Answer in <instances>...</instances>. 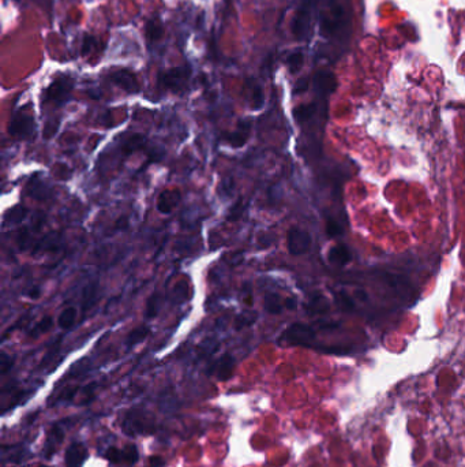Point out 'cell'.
I'll return each instance as SVG.
<instances>
[{
    "label": "cell",
    "instance_id": "obj_33",
    "mask_svg": "<svg viewBox=\"0 0 465 467\" xmlns=\"http://www.w3.org/2000/svg\"><path fill=\"white\" fill-rule=\"evenodd\" d=\"M286 64H288V68H289V71L292 74H296V72L302 68L303 66V53L302 51H294L290 53L288 58H286Z\"/></svg>",
    "mask_w": 465,
    "mask_h": 467
},
{
    "label": "cell",
    "instance_id": "obj_1",
    "mask_svg": "<svg viewBox=\"0 0 465 467\" xmlns=\"http://www.w3.org/2000/svg\"><path fill=\"white\" fill-rule=\"evenodd\" d=\"M315 7H317V0H303V3L295 14L292 33L298 40H307L310 37Z\"/></svg>",
    "mask_w": 465,
    "mask_h": 467
},
{
    "label": "cell",
    "instance_id": "obj_2",
    "mask_svg": "<svg viewBox=\"0 0 465 467\" xmlns=\"http://www.w3.org/2000/svg\"><path fill=\"white\" fill-rule=\"evenodd\" d=\"M190 78L191 68L188 66H178L161 72L159 84L161 88L172 93H183L188 88Z\"/></svg>",
    "mask_w": 465,
    "mask_h": 467
},
{
    "label": "cell",
    "instance_id": "obj_35",
    "mask_svg": "<svg viewBox=\"0 0 465 467\" xmlns=\"http://www.w3.org/2000/svg\"><path fill=\"white\" fill-rule=\"evenodd\" d=\"M336 304L338 305V308L341 309V310L345 311H351L355 308L354 301L351 300L350 296H348V294L344 291H340L336 294Z\"/></svg>",
    "mask_w": 465,
    "mask_h": 467
},
{
    "label": "cell",
    "instance_id": "obj_12",
    "mask_svg": "<svg viewBox=\"0 0 465 467\" xmlns=\"http://www.w3.org/2000/svg\"><path fill=\"white\" fill-rule=\"evenodd\" d=\"M342 25V10L341 8H332L330 14L322 16L321 21V30L322 34L326 37H330L336 34L340 30Z\"/></svg>",
    "mask_w": 465,
    "mask_h": 467
},
{
    "label": "cell",
    "instance_id": "obj_32",
    "mask_svg": "<svg viewBox=\"0 0 465 467\" xmlns=\"http://www.w3.org/2000/svg\"><path fill=\"white\" fill-rule=\"evenodd\" d=\"M246 208H247V204L242 200V198L236 201V202H235V204L229 208V211H228V216H227L228 221H232V223H234V221H238V220H240V217H242L243 213H244V211H246Z\"/></svg>",
    "mask_w": 465,
    "mask_h": 467
},
{
    "label": "cell",
    "instance_id": "obj_5",
    "mask_svg": "<svg viewBox=\"0 0 465 467\" xmlns=\"http://www.w3.org/2000/svg\"><path fill=\"white\" fill-rule=\"evenodd\" d=\"M74 89V80L68 76H60L51 82L45 89L44 101L52 103L60 107L71 99V92Z\"/></svg>",
    "mask_w": 465,
    "mask_h": 467
},
{
    "label": "cell",
    "instance_id": "obj_47",
    "mask_svg": "<svg viewBox=\"0 0 465 467\" xmlns=\"http://www.w3.org/2000/svg\"><path fill=\"white\" fill-rule=\"evenodd\" d=\"M149 460H150L151 467H161L164 464V460L160 456H151Z\"/></svg>",
    "mask_w": 465,
    "mask_h": 467
},
{
    "label": "cell",
    "instance_id": "obj_29",
    "mask_svg": "<svg viewBox=\"0 0 465 467\" xmlns=\"http://www.w3.org/2000/svg\"><path fill=\"white\" fill-rule=\"evenodd\" d=\"M257 319H258V314H257L255 311L251 310L243 311V313H240V314L235 319V329L240 331V329L251 327V325L257 321Z\"/></svg>",
    "mask_w": 465,
    "mask_h": 467
},
{
    "label": "cell",
    "instance_id": "obj_16",
    "mask_svg": "<svg viewBox=\"0 0 465 467\" xmlns=\"http://www.w3.org/2000/svg\"><path fill=\"white\" fill-rule=\"evenodd\" d=\"M327 258L333 265L345 267L346 264L351 263L352 254H351L350 249L346 248L345 245H336L333 248H330L329 253H327Z\"/></svg>",
    "mask_w": 465,
    "mask_h": 467
},
{
    "label": "cell",
    "instance_id": "obj_24",
    "mask_svg": "<svg viewBox=\"0 0 465 467\" xmlns=\"http://www.w3.org/2000/svg\"><path fill=\"white\" fill-rule=\"evenodd\" d=\"M149 335H150V327L149 325L142 324L140 327H135L134 329L128 332L127 338H126V346L128 348L135 347L140 343H142L143 340L146 339Z\"/></svg>",
    "mask_w": 465,
    "mask_h": 467
},
{
    "label": "cell",
    "instance_id": "obj_49",
    "mask_svg": "<svg viewBox=\"0 0 465 467\" xmlns=\"http://www.w3.org/2000/svg\"><path fill=\"white\" fill-rule=\"evenodd\" d=\"M37 467H47V466H37Z\"/></svg>",
    "mask_w": 465,
    "mask_h": 467
},
{
    "label": "cell",
    "instance_id": "obj_36",
    "mask_svg": "<svg viewBox=\"0 0 465 467\" xmlns=\"http://www.w3.org/2000/svg\"><path fill=\"white\" fill-rule=\"evenodd\" d=\"M187 283L186 282H180L178 283L175 288H173V292H172V301L176 302V304H182L184 302L187 298Z\"/></svg>",
    "mask_w": 465,
    "mask_h": 467
},
{
    "label": "cell",
    "instance_id": "obj_30",
    "mask_svg": "<svg viewBox=\"0 0 465 467\" xmlns=\"http://www.w3.org/2000/svg\"><path fill=\"white\" fill-rule=\"evenodd\" d=\"M265 104V95L263 89L258 84H254L250 90V105L254 111H259Z\"/></svg>",
    "mask_w": 465,
    "mask_h": 467
},
{
    "label": "cell",
    "instance_id": "obj_37",
    "mask_svg": "<svg viewBox=\"0 0 465 467\" xmlns=\"http://www.w3.org/2000/svg\"><path fill=\"white\" fill-rule=\"evenodd\" d=\"M104 456L113 464L123 463V451H122V450H118V448L115 447L108 448V451L105 452V455Z\"/></svg>",
    "mask_w": 465,
    "mask_h": 467
},
{
    "label": "cell",
    "instance_id": "obj_26",
    "mask_svg": "<svg viewBox=\"0 0 465 467\" xmlns=\"http://www.w3.org/2000/svg\"><path fill=\"white\" fill-rule=\"evenodd\" d=\"M145 32L146 37L150 41H160L164 37V26L159 18H153V20L147 21L146 26H145Z\"/></svg>",
    "mask_w": 465,
    "mask_h": 467
},
{
    "label": "cell",
    "instance_id": "obj_27",
    "mask_svg": "<svg viewBox=\"0 0 465 467\" xmlns=\"http://www.w3.org/2000/svg\"><path fill=\"white\" fill-rule=\"evenodd\" d=\"M317 105L314 103L311 104H303L299 105L294 109V118L298 123H304L307 120H310L313 118V115L315 114Z\"/></svg>",
    "mask_w": 465,
    "mask_h": 467
},
{
    "label": "cell",
    "instance_id": "obj_45",
    "mask_svg": "<svg viewBox=\"0 0 465 467\" xmlns=\"http://www.w3.org/2000/svg\"><path fill=\"white\" fill-rule=\"evenodd\" d=\"M355 296H356V298H358V300L360 301V302H366L367 298H369V295H367V292L364 291V290H360V288L355 291Z\"/></svg>",
    "mask_w": 465,
    "mask_h": 467
},
{
    "label": "cell",
    "instance_id": "obj_38",
    "mask_svg": "<svg viewBox=\"0 0 465 467\" xmlns=\"http://www.w3.org/2000/svg\"><path fill=\"white\" fill-rule=\"evenodd\" d=\"M95 45V39L90 34H85L84 41H82V47H81V55L86 56L89 55L92 49L94 48Z\"/></svg>",
    "mask_w": 465,
    "mask_h": 467
},
{
    "label": "cell",
    "instance_id": "obj_20",
    "mask_svg": "<svg viewBox=\"0 0 465 467\" xmlns=\"http://www.w3.org/2000/svg\"><path fill=\"white\" fill-rule=\"evenodd\" d=\"M82 311H88L93 308L99 300V282H90L82 291Z\"/></svg>",
    "mask_w": 465,
    "mask_h": 467
},
{
    "label": "cell",
    "instance_id": "obj_48",
    "mask_svg": "<svg viewBox=\"0 0 465 467\" xmlns=\"http://www.w3.org/2000/svg\"><path fill=\"white\" fill-rule=\"evenodd\" d=\"M28 295L30 296V298H32V300H37V298H38V296H40V288H38V287L32 288V290H30V291H29Z\"/></svg>",
    "mask_w": 465,
    "mask_h": 467
},
{
    "label": "cell",
    "instance_id": "obj_3",
    "mask_svg": "<svg viewBox=\"0 0 465 467\" xmlns=\"http://www.w3.org/2000/svg\"><path fill=\"white\" fill-rule=\"evenodd\" d=\"M8 134L16 140H34L37 134V124L34 116L22 111L12 114L10 123H8Z\"/></svg>",
    "mask_w": 465,
    "mask_h": 467
},
{
    "label": "cell",
    "instance_id": "obj_17",
    "mask_svg": "<svg viewBox=\"0 0 465 467\" xmlns=\"http://www.w3.org/2000/svg\"><path fill=\"white\" fill-rule=\"evenodd\" d=\"M60 248H62V236L59 234H48L43 239L37 240L32 252H57Z\"/></svg>",
    "mask_w": 465,
    "mask_h": 467
},
{
    "label": "cell",
    "instance_id": "obj_22",
    "mask_svg": "<svg viewBox=\"0 0 465 467\" xmlns=\"http://www.w3.org/2000/svg\"><path fill=\"white\" fill-rule=\"evenodd\" d=\"M163 308V296L160 295L159 292H153L149 300L146 301L145 305V310H143V319L146 320H153L159 315L160 310Z\"/></svg>",
    "mask_w": 465,
    "mask_h": 467
},
{
    "label": "cell",
    "instance_id": "obj_39",
    "mask_svg": "<svg viewBox=\"0 0 465 467\" xmlns=\"http://www.w3.org/2000/svg\"><path fill=\"white\" fill-rule=\"evenodd\" d=\"M57 128H59V119L48 120L47 124H45V128H44L45 138H47V140L52 138V137L56 134V132H57Z\"/></svg>",
    "mask_w": 465,
    "mask_h": 467
},
{
    "label": "cell",
    "instance_id": "obj_11",
    "mask_svg": "<svg viewBox=\"0 0 465 467\" xmlns=\"http://www.w3.org/2000/svg\"><path fill=\"white\" fill-rule=\"evenodd\" d=\"M89 455L88 448L85 447V444L80 441H74L70 444V447L66 451L64 460H66V466L67 467H82V464L86 462Z\"/></svg>",
    "mask_w": 465,
    "mask_h": 467
},
{
    "label": "cell",
    "instance_id": "obj_28",
    "mask_svg": "<svg viewBox=\"0 0 465 467\" xmlns=\"http://www.w3.org/2000/svg\"><path fill=\"white\" fill-rule=\"evenodd\" d=\"M47 184L43 182H38L36 179H30L28 184V194L33 198H38V200H45L49 197V190H47Z\"/></svg>",
    "mask_w": 465,
    "mask_h": 467
},
{
    "label": "cell",
    "instance_id": "obj_4",
    "mask_svg": "<svg viewBox=\"0 0 465 467\" xmlns=\"http://www.w3.org/2000/svg\"><path fill=\"white\" fill-rule=\"evenodd\" d=\"M122 431L128 436L146 435L154 432V421L147 413L140 408H132L126 414L122 422Z\"/></svg>",
    "mask_w": 465,
    "mask_h": 467
},
{
    "label": "cell",
    "instance_id": "obj_18",
    "mask_svg": "<svg viewBox=\"0 0 465 467\" xmlns=\"http://www.w3.org/2000/svg\"><path fill=\"white\" fill-rule=\"evenodd\" d=\"M145 144H146L145 136L135 133V134H130L124 138L122 145H120V149H122L124 156H130L132 153H135L137 151H141L145 146Z\"/></svg>",
    "mask_w": 465,
    "mask_h": 467
},
{
    "label": "cell",
    "instance_id": "obj_15",
    "mask_svg": "<svg viewBox=\"0 0 465 467\" xmlns=\"http://www.w3.org/2000/svg\"><path fill=\"white\" fill-rule=\"evenodd\" d=\"M235 363H236V361H235L234 356L229 354V352L224 354V356L217 361V363H216L215 366V370L216 376H217V379H219L220 381H225V380H228L229 377H232L235 370Z\"/></svg>",
    "mask_w": 465,
    "mask_h": 467
},
{
    "label": "cell",
    "instance_id": "obj_42",
    "mask_svg": "<svg viewBox=\"0 0 465 467\" xmlns=\"http://www.w3.org/2000/svg\"><path fill=\"white\" fill-rule=\"evenodd\" d=\"M242 295H243V302H244L248 308H251L253 304H254V300H253V288L250 287V284H247V283L244 284Z\"/></svg>",
    "mask_w": 465,
    "mask_h": 467
},
{
    "label": "cell",
    "instance_id": "obj_8",
    "mask_svg": "<svg viewBox=\"0 0 465 467\" xmlns=\"http://www.w3.org/2000/svg\"><path fill=\"white\" fill-rule=\"evenodd\" d=\"M109 78L113 84L118 85L119 88H122L127 93H138L141 90L140 82L137 80L135 74L127 70V68L116 70L109 76Z\"/></svg>",
    "mask_w": 465,
    "mask_h": 467
},
{
    "label": "cell",
    "instance_id": "obj_25",
    "mask_svg": "<svg viewBox=\"0 0 465 467\" xmlns=\"http://www.w3.org/2000/svg\"><path fill=\"white\" fill-rule=\"evenodd\" d=\"M76 319H78V310H76V308L67 306V308L60 311L59 317H57V325L63 331H70L75 325Z\"/></svg>",
    "mask_w": 465,
    "mask_h": 467
},
{
    "label": "cell",
    "instance_id": "obj_19",
    "mask_svg": "<svg viewBox=\"0 0 465 467\" xmlns=\"http://www.w3.org/2000/svg\"><path fill=\"white\" fill-rule=\"evenodd\" d=\"M330 309V305L327 302L325 296L322 294H319V292H314L313 295L310 296V300L307 302L306 305V310L307 313H310V314H323V313H327Z\"/></svg>",
    "mask_w": 465,
    "mask_h": 467
},
{
    "label": "cell",
    "instance_id": "obj_6",
    "mask_svg": "<svg viewBox=\"0 0 465 467\" xmlns=\"http://www.w3.org/2000/svg\"><path fill=\"white\" fill-rule=\"evenodd\" d=\"M317 332L313 327L303 323L290 324L281 336L282 342L292 346H310L315 340Z\"/></svg>",
    "mask_w": 465,
    "mask_h": 467
},
{
    "label": "cell",
    "instance_id": "obj_21",
    "mask_svg": "<svg viewBox=\"0 0 465 467\" xmlns=\"http://www.w3.org/2000/svg\"><path fill=\"white\" fill-rule=\"evenodd\" d=\"M263 309L269 314H281L282 310L285 309V302L281 300L279 294L267 292L263 296Z\"/></svg>",
    "mask_w": 465,
    "mask_h": 467
},
{
    "label": "cell",
    "instance_id": "obj_31",
    "mask_svg": "<svg viewBox=\"0 0 465 467\" xmlns=\"http://www.w3.org/2000/svg\"><path fill=\"white\" fill-rule=\"evenodd\" d=\"M52 327H53V319H52V315H45L44 319L41 320V321H38V323L29 331V336L37 338V336L43 335V333L49 331Z\"/></svg>",
    "mask_w": 465,
    "mask_h": 467
},
{
    "label": "cell",
    "instance_id": "obj_44",
    "mask_svg": "<svg viewBox=\"0 0 465 467\" xmlns=\"http://www.w3.org/2000/svg\"><path fill=\"white\" fill-rule=\"evenodd\" d=\"M284 302H285V309H288V310H296V308H298V302L294 298H286Z\"/></svg>",
    "mask_w": 465,
    "mask_h": 467
},
{
    "label": "cell",
    "instance_id": "obj_46",
    "mask_svg": "<svg viewBox=\"0 0 465 467\" xmlns=\"http://www.w3.org/2000/svg\"><path fill=\"white\" fill-rule=\"evenodd\" d=\"M116 228L118 230H127L128 228V223H127V217H122L120 220H118V223H116Z\"/></svg>",
    "mask_w": 465,
    "mask_h": 467
},
{
    "label": "cell",
    "instance_id": "obj_7",
    "mask_svg": "<svg viewBox=\"0 0 465 467\" xmlns=\"http://www.w3.org/2000/svg\"><path fill=\"white\" fill-rule=\"evenodd\" d=\"M313 244V238L306 230L292 227L286 232V248L292 256H303L308 253Z\"/></svg>",
    "mask_w": 465,
    "mask_h": 467
},
{
    "label": "cell",
    "instance_id": "obj_14",
    "mask_svg": "<svg viewBox=\"0 0 465 467\" xmlns=\"http://www.w3.org/2000/svg\"><path fill=\"white\" fill-rule=\"evenodd\" d=\"M63 439H64L63 429L60 427V425L56 423V425H53V426L51 427V431L48 432L47 440H45L44 451H43V454H44V456L47 459H51V456L55 454L57 447H59L60 444H62V441H63Z\"/></svg>",
    "mask_w": 465,
    "mask_h": 467
},
{
    "label": "cell",
    "instance_id": "obj_34",
    "mask_svg": "<svg viewBox=\"0 0 465 467\" xmlns=\"http://www.w3.org/2000/svg\"><path fill=\"white\" fill-rule=\"evenodd\" d=\"M122 451H123V463L135 464L138 462L140 454H138V450H137L135 445H132V444L126 445Z\"/></svg>",
    "mask_w": 465,
    "mask_h": 467
},
{
    "label": "cell",
    "instance_id": "obj_40",
    "mask_svg": "<svg viewBox=\"0 0 465 467\" xmlns=\"http://www.w3.org/2000/svg\"><path fill=\"white\" fill-rule=\"evenodd\" d=\"M12 363H14V361H12L11 357H8L6 352H2V358H0V373H2V376L6 375L8 370H11Z\"/></svg>",
    "mask_w": 465,
    "mask_h": 467
},
{
    "label": "cell",
    "instance_id": "obj_23",
    "mask_svg": "<svg viewBox=\"0 0 465 467\" xmlns=\"http://www.w3.org/2000/svg\"><path fill=\"white\" fill-rule=\"evenodd\" d=\"M29 215V209L25 205H15L10 208L3 216V224H20L22 223Z\"/></svg>",
    "mask_w": 465,
    "mask_h": 467
},
{
    "label": "cell",
    "instance_id": "obj_13",
    "mask_svg": "<svg viewBox=\"0 0 465 467\" xmlns=\"http://www.w3.org/2000/svg\"><path fill=\"white\" fill-rule=\"evenodd\" d=\"M313 84H314L315 92L322 95V96H327V95H330V93H333L336 90L337 81H336V77H334L333 72L318 71L315 74Z\"/></svg>",
    "mask_w": 465,
    "mask_h": 467
},
{
    "label": "cell",
    "instance_id": "obj_41",
    "mask_svg": "<svg viewBox=\"0 0 465 467\" xmlns=\"http://www.w3.org/2000/svg\"><path fill=\"white\" fill-rule=\"evenodd\" d=\"M326 232H327V235L329 236H338L341 234V227L338 226L337 221H334V220L329 219L326 221Z\"/></svg>",
    "mask_w": 465,
    "mask_h": 467
},
{
    "label": "cell",
    "instance_id": "obj_9",
    "mask_svg": "<svg viewBox=\"0 0 465 467\" xmlns=\"http://www.w3.org/2000/svg\"><path fill=\"white\" fill-rule=\"evenodd\" d=\"M182 201V193L178 189H165L157 198V211L163 215H169L175 211Z\"/></svg>",
    "mask_w": 465,
    "mask_h": 467
},
{
    "label": "cell",
    "instance_id": "obj_10",
    "mask_svg": "<svg viewBox=\"0 0 465 467\" xmlns=\"http://www.w3.org/2000/svg\"><path fill=\"white\" fill-rule=\"evenodd\" d=\"M251 130V122L250 120H240L239 122L238 128L235 132L231 133H224L223 138L225 140V142L231 145L232 148H242L247 144L248 141V136H250Z\"/></svg>",
    "mask_w": 465,
    "mask_h": 467
},
{
    "label": "cell",
    "instance_id": "obj_43",
    "mask_svg": "<svg viewBox=\"0 0 465 467\" xmlns=\"http://www.w3.org/2000/svg\"><path fill=\"white\" fill-rule=\"evenodd\" d=\"M307 89H308V80L307 78H302V80H299L295 85L294 93L295 95H300V93L306 92Z\"/></svg>",
    "mask_w": 465,
    "mask_h": 467
}]
</instances>
